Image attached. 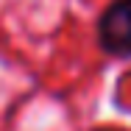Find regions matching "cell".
<instances>
[{
	"label": "cell",
	"instance_id": "obj_1",
	"mask_svg": "<svg viewBox=\"0 0 131 131\" xmlns=\"http://www.w3.org/2000/svg\"><path fill=\"white\" fill-rule=\"evenodd\" d=\"M95 42L112 59H131V0H109L95 20Z\"/></svg>",
	"mask_w": 131,
	"mask_h": 131
},
{
	"label": "cell",
	"instance_id": "obj_2",
	"mask_svg": "<svg viewBox=\"0 0 131 131\" xmlns=\"http://www.w3.org/2000/svg\"><path fill=\"white\" fill-rule=\"evenodd\" d=\"M95 131H120V128H109V126H103V128H95Z\"/></svg>",
	"mask_w": 131,
	"mask_h": 131
}]
</instances>
